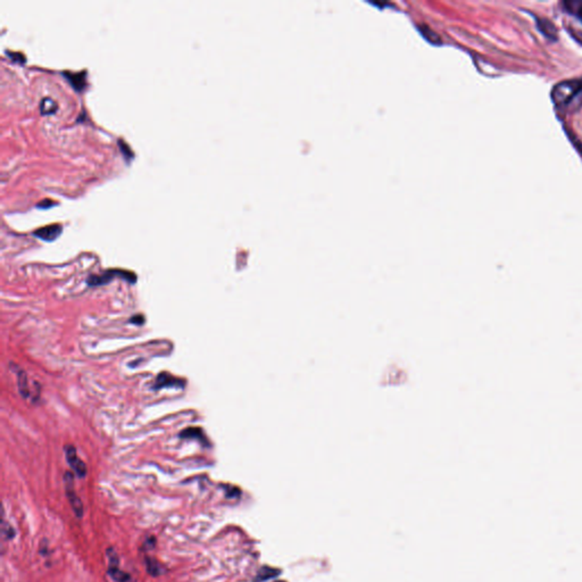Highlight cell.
Wrapping results in <instances>:
<instances>
[{
    "instance_id": "obj_22",
    "label": "cell",
    "mask_w": 582,
    "mask_h": 582,
    "mask_svg": "<svg viewBox=\"0 0 582 582\" xmlns=\"http://www.w3.org/2000/svg\"><path fill=\"white\" fill-rule=\"evenodd\" d=\"M279 582H284V581H279Z\"/></svg>"
},
{
    "instance_id": "obj_2",
    "label": "cell",
    "mask_w": 582,
    "mask_h": 582,
    "mask_svg": "<svg viewBox=\"0 0 582 582\" xmlns=\"http://www.w3.org/2000/svg\"><path fill=\"white\" fill-rule=\"evenodd\" d=\"M115 277L123 279L126 282L131 284H134L137 282V275L131 271H125V270H107L101 274H92L89 275L87 279V284L89 287H99V285H105L112 282Z\"/></svg>"
},
{
    "instance_id": "obj_13",
    "label": "cell",
    "mask_w": 582,
    "mask_h": 582,
    "mask_svg": "<svg viewBox=\"0 0 582 582\" xmlns=\"http://www.w3.org/2000/svg\"><path fill=\"white\" fill-rule=\"evenodd\" d=\"M563 7L565 12L582 22V1H565L563 2Z\"/></svg>"
},
{
    "instance_id": "obj_9",
    "label": "cell",
    "mask_w": 582,
    "mask_h": 582,
    "mask_svg": "<svg viewBox=\"0 0 582 582\" xmlns=\"http://www.w3.org/2000/svg\"><path fill=\"white\" fill-rule=\"evenodd\" d=\"M180 438H183V439H196L199 442H200L201 445H204L206 447H209L211 444H209L207 437H206V434L204 432V430L200 429V427H187L183 431H181V433H180Z\"/></svg>"
},
{
    "instance_id": "obj_12",
    "label": "cell",
    "mask_w": 582,
    "mask_h": 582,
    "mask_svg": "<svg viewBox=\"0 0 582 582\" xmlns=\"http://www.w3.org/2000/svg\"><path fill=\"white\" fill-rule=\"evenodd\" d=\"M145 562H146V569H147V572L150 574V576L158 577V576H161V574H164L165 572H166V570H165L164 566L161 565L156 558L146 556Z\"/></svg>"
},
{
    "instance_id": "obj_16",
    "label": "cell",
    "mask_w": 582,
    "mask_h": 582,
    "mask_svg": "<svg viewBox=\"0 0 582 582\" xmlns=\"http://www.w3.org/2000/svg\"><path fill=\"white\" fill-rule=\"evenodd\" d=\"M118 144L121 145V146H119V149H121V152H122V154H123V156L125 157V159H126V160L132 159V158H133V153L131 152V149H130V147H129V145L124 144V141H123V140H118Z\"/></svg>"
},
{
    "instance_id": "obj_6",
    "label": "cell",
    "mask_w": 582,
    "mask_h": 582,
    "mask_svg": "<svg viewBox=\"0 0 582 582\" xmlns=\"http://www.w3.org/2000/svg\"><path fill=\"white\" fill-rule=\"evenodd\" d=\"M187 381L185 379L176 378L174 375L168 373V372H161L157 375L155 384L153 385V390H159L163 388H178L183 389L186 387Z\"/></svg>"
},
{
    "instance_id": "obj_7",
    "label": "cell",
    "mask_w": 582,
    "mask_h": 582,
    "mask_svg": "<svg viewBox=\"0 0 582 582\" xmlns=\"http://www.w3.org/2000/svg\"><path fill=\"white\" fill-rule=\"evenodd\" d=\"M62 231H63V227L61 224H50V225H47V227H42V228L38 229V230H36V231H33V235H36L37 238L43 240V241L51 242V241H54V240L57 239L59 235H61Z\"/></svg>"
},
{
    "instance_id": "obj_1",
    "label": "cell",
    "mask_w": 582,
    "mask_h": 582,
    "mask_svg": "<svg viewBox=\"0 0 582 582\" xmlns=\"http://www.w3.org/2000/svg\"><path fill=\"white\" fill-rule=\"evenodd\" d=\"M551 98L563 111L579 107L582 104V81H565L556 84L551 92Z\"/></svg>"
},
{
    "instance_id": "obj_11",
    "label": "cell",
    "mask_w": 582,
    "mask_h": 582,
    "mask_svg": "<svg viewBox=\"0 0 582 582\" xmlns=\"http://www.w3.org/2000/svg\"><path fill=\"white\" fill-rule=\"evenodd\" d=\"M537 24H538V29L539 31L543 33V36L548 39H551V40H555L556 39V29H555V26L553 25L550 21L548 20H542V18H537Z\"/></svg>"
},
{
    "instance_id": "obj_18",
    "label": "cell",
    "mask_w": 582,
    "mask_h": 582,
    "mask_svg": "<svg viewBox=\"0 0 582 582\" xmlns=\"http://www.w3.org/2000/svg\"><path fill=\"white\" fill-rule=\"evenodd\" d=\"M156 547V538L155 537H149V538L146 539V542L144 543V549L146 550H150V549H154V548Z\"/></svg>"
},
{
    "instance_id": "obj_20",
    "label": "cell",
    "mask_w": 582,
    "mask_h": 582,
    "mask_svg": "<svg viewBox=\"0 0 582 582\" xmlns=\"http://www.w3.org/2000/svg\"><path fill=\"white\" fill-rule=\"evenodd\" d=\"M7 54H8V57L10 58H14L16 62H21V63H24L25 62V57L22 54H18V52H13V51H6Z\"/></svg>"
},
{
    "instance_id": "obj_21",
    "label": "cell",
    "mask_w": 582,
    "mask_h": 582,
    "mask_svg": "<svg viewBox=\"0 0 582 582\" xmlns=\"http://www.w3.org/2000/svg\"><path fill=\"white\" fill-rule=\"evenodd\" d=\"M54 205H55V202L51 201L50 199H43L42 201L38 204V207H40V208H48V207H50V206H54Z\"/></svg>"
},
{
    "instance_id": "obj_3",
    "label": "cell",
    "mask_w": 582,
    "mask_h": 582,
    "mask_svg": "<svg viewBox=\"0 0 582 582\" xmlns=\"http://www.w3.org/2000/svg\"><path fill=\"white\" fill-rule=\"evenodd\" d=\"M64 484H65L66 496L67 498H69L71 507H72L75 515H77L78 519H81V517L83 516V504H82L81 499L78 496V494L75 493L74 475L72 472L67 471L65 474H64Z\"/></svg>"
},
{
    "instance_id": "obj_17",
    "label": "cell",
    "mask_w": 582,
    "mask_h": 582,
    "mask_svg": "<svg viewBox=\"0 0 582 582\" xmlns=\"http://www.w3.org/2000/svg\"><path fill=\"white\" fill-rule=\"evenodd\" d=\"M2 535L7 539H13L15 537V530L9 524H6L5 521L2 522Z\"/></svg>"
},
{
    "instance_id": "obj_14",
    "label": "cell",
    "mask_w": 582,
    "mask_h": 582,
    "mask_svg": "<svg viewBox=\"0 0 582 582\" xmlns=\"http://www.w3.org/2000/svg\"><path fill=\"white\" fill-rule=\"evenodd\" d=\"M279 572H280L279 570L264 566V568H262L260 571H258L256 578L254 579V582H264V581H268L270 579H273V578L279 576L280 574Z\"/></svg>"
},
{
    "instance_id": "obj_4",
    "label": "cell",
    "mask_w": 582,
    "mask_h": 582,
    "mask_svg": "<svg viewBox=\"0 0 582 582\" xmlns=\"http://www.w3.org/2000/svg\"><path fill=\"white\" fill-rule=\"evenodd\" d=\"M107 557H108L107 573L113 580H115L116 582H132V579H131V577L129 576V574L123 572V571L119 569L118 555L116 554V551L113 549V548H108L107 549Z\"/></svg>"
},
{
    "instance_id": "obj_15",
    "label": "cell",
    "mask_w": 582,
    "mask_h": 582,
    "mask_svg": "<svg viewBox=\"0 0 582 582\" xmlns=\"http://www.w3.org/2000/svg\"><path fill=\"white\" fill-rule=\"evenodd\" d=\"M57 111V103L49 97H46L40 101V112L43 115H50Z\"/></svg>"
},
{
    "instance_id": "obj_10",
    "label": "cell",
    "mask_w": 582,
    "mask_h": 582,
    "mask_svg": "<svg viewBox=\"0 0 582 582\" xmlns=\"http://www.w3.org/2000/svg\"><path fill=\"white\" fill-rule=\"evenodd\" d=\"M15 372H16V375H17L18 391H20L22 397L30 398L32 395V392H31V389H30V387H29L28 375H26L25 372L23 370H21L20 367H16V369H15Z\"/></svg>"
},
{
    "instance_id": "obj_19",
    "label": "cell",
    "mask_w": 582,
    "mask_h": 582,
    "mask_svg": "<svg viewBox=\"0 0 582 582\" xmlns=\"http://www.w3.org/2000/svg\"><path fill=\"white\" fill-rule=\"evenodd\" d=\"M145 321H146V318H145L144 315H141V314H137L130 318V323H132V324H134V325H142L145 323Z\"/></svg>"
},
{
    "instance_id": "obj_8",
    "label": "cell",
    "mask_w": 582,
    "mask_h": 582,
    "mask_svg": "<svg viewBox=\"0 0 582 582\" xmlns=\"http://www.w3.org/2000/svg\"><path fill=\"white\" fill-rule=\"evenodd\" d=\"M64 77H65L69 82L71 83V85L77 90V91H82L85 88V85H87V72L83 71V72H77V73H72V72H69V71H65V72H62Z\"/></svg>"
},
{
    "instance_id": "obj_5",
    "label": "cell",
    "mask_w": 582,
    "mask_h": 582,
    "mask_svg": "<svg viewBox=\"0 0 582 582\" xmlns=\"http://www.w3.org/2000/svg\"><path fill=\"white\" fill-rule=\"evenodd\" d=\"M64 453H65L67 463L72 467L75 474L78 478H84L85 474H87V466H85L84 462L80 460V457L78 456L77 448L72 445H66L64 447Z\"/></svg>"
}]
</instances>
